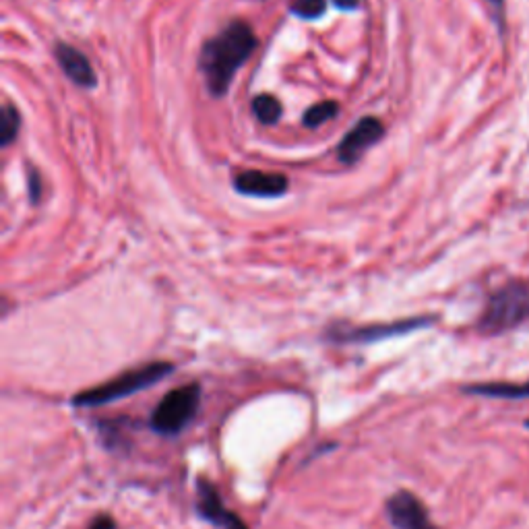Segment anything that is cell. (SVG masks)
Instances as JSON below:
<instances>
[{"label": "cell", "instance_id": "cell-8", "mask_svg": "<svg viewBox=\"0 0 529 529\" xmlns=\"http://www.w3.org/2000/svg\"><path fill=\"white\" fill-rule=\"evenodd\" d=\"M288 178L277 172H259V170H248L236 176L234 189L240 195L248 197H259V199H275L282 197L288 191Z\"/></svg>", "mask_w": 529, "mask_h": 529}, {"label": "cell", "instance_id": "cell-1", "mask_svg": "<svg viewBox=\"0 0 529 529\" xmlns=\"http://www.w3.org/2000/svg\"><path fill=\"white\" fill-rule=\"evenodd\" d=\"M257 48L253 27L244 21H232L224 31L211 38L199 56V69L211 96L222 98L244 62Z\"/></svg>", "mask_w": 529, "mask_h": 529}, {"label": "cell", "instance_id": "cell-20", "mask_svg": "<svg viewBox=\"0 0 529 529\" xmlns=\"http://www.w3.org/2000/svg\"><path fill=\"white\" fill-rule=\"evenodd\" d=\"M226 529H248V525H246V523H244V521L238 517V519H236V521H234L230 527H226Z\"/></svg>", "mask_w": 529, "mask_h": 529}, {"label": "cell", "instance_id": "cell-2", "mask_svg": "<svg viewBox=\"0 0 529 529\" xmlns=\"http://www.w3.org/2000/svg\"><path fill=\"white\" fill-rule=\"evenodd\" d=\"M174 372L172 362H147L139 368H131L122 375L85 391H79L71 403L75 408H100L108 406V403L120 401L124 397L137 395L153 385H158L166 377H170Z\"/></svg>", "mask_w": 529, "mask_h": 529}, {"label": "cell", "instance_id": "cell-12", "mask_svg": "<svg viewBox=\"0 0 529 529\" xmlns=\"http://www.w3.org/2000/svg\"><path fill=\"white\" fill-rule=\"evenodd\" d=\"M253 112L263 124H275L279 116H282V104L277 102L275 96L263 93V96L253 100Z\"/></svg>", "mask_w": 529, "mask_h": 529}, {"label": "cell", "instance_id": "cell-11", "mask_svg": "<svg viewBox=\"0 0 529 529\" xmlns=\"http://www.w3.org/2000/svg\"><path fill=\"white\" fill-rule=\"evenodd\" d=\"M465 393H474L492 399H529V381L527 383H480L465 387Z\"/></svg>", "mask_w": 529, "mask_h": 529}, {"label": "cell", "instance_id": "cell-19", "mask_svg": "<svg viewBox=\"0 0 529 529\" xmlns=\"http://www.w3.org/2000/svg\"><path fill=\"white\" fill-rule=\"evenodd\" d=\"M331 3L341 9V11H352V9H358L362 0H331Z\"/></svg>", "mask_w": 529, "mask_h": 529}, {"label": "cell", "instance_id": "cell-6", "mask_svg": "<svg viewBox=\"0 0 529 529\" xmlns=\"http://www.w3.org/2000/svg\"><path fill=\"white\" fill-rule=\"evenodd\" d=\"M385 513L395 529H441L432 523L424 503L408 490L391 494L385 503Z\"/></svg>", "mask_w": 529, "mask_h": 529}, {"label": "cell", "instance_id": "cell-9", "mask_svg": "<svg viewBox=\"0 0 529 529\" xmlns=\"http://www.w3.org/2000/svg\"><path fill=\"white\" fill-rule=\"evenodd\" d=\"M197 511H199L201 519H205L207 523H211L215 527H222V529L230 527L238 519L236 513L226 509L220 490H217L205 478L197 480Z\"/></svg>", "mask_w": 529, "mask_h": 529}, {"label": "cell", "instance_id": "cell-3", "mask_svg": "<svg viewBox=\"0 0 529 529\" xmlns=\"http://www.w3.org/2000/svg\"><path fill=\"white\" fill-rule=\"evenodd\" d=\"M201 403V385L189 383L168 391L153 408L149 428L160 437H178L195 420Z\"/></svg>", "mask_w": 529, "mask_h": 529}, {"label": "cell", "instance_id": "cell-4", "mask_svg": "<svg viewBox=\"0 0 529 529\" xmlns=\"http://www.w3.org/2000/svg\"><path fill=\"white\" fill-rule=\"evenodd\" d=\"M529 319V282H513L496 292L480 319V331L499 335Z\"/></svg>", "mask_w": 529, "mask_h": 529}, {"label": "cell", "instance_id": "cell-21", "mask_svg": "<svg viewBox=\"0 0 529 529\" xmlns=\"http://www.w3.org/2000/svg\"><path fill=\"white\" fill-rule=\"evenodd\" d=\"M527 428H529V420H527Z\"/></svg>", "mask_w": 529, "mask_h": 529}, {"label": "cell", "instance_id": "cell-15", "mask_svg": "<svg viewBox=\"0 0 529 529\" xmlns=\"http://www.w3.org/2000/svg\"><path fill=\"white\" fill-rule=\"evenodd\" d=\"M327 11V0H294L292 13L300 19H319Z\"/></svg>", "mask_w": 529, "mask_h": 529}, {"label": "cell", "instance_id": "cell-7", "mask_svg": "<svg viewBox=\"0 0 529 529\" xmlns=\"http://www.w3.org/2000/svg\"><path fill=\"white\" fill-rule=\"evenodd\" d=\"M383 135H385V129H383V122L379 118L366 116V118L358 120L356 127L344 137V141H341L337 147L339 160L344 164L358 162L364 155V151H368L372 145L379 143Z\"/></svg>", "mask_w": 529, "mask_h": 529}, {"label": "cell", "instance_id": "cell-10", "mask_svg": "<svg viewBox=\"0 0 529 529\" xmlns=\"http://www.w3.org/2000/svg\"><path fill=\"white\" fill-rule=\"evenodd\" d=\"M54 56L58 60L60 69L65 71V75L79 87H85V89H93L98 85V77L96 73H93V67L91 62L87 60V56L83 52H79L77 48L60 42L56 44L54 48Z\"/></svg>", "mask_w": 529, "mask_h": 529}, {"label": "cell", "instance_id": "cell-5", "mask_svg": "<svg viewBox=\"0 0 529 529\" xmlns=\"http://www.w3.org/2000/svg\"><path fill=\"white\" fill-rule=\"evenodd\" d=\"M434 319L430 317H414L403 319L395 323H377V325H364V327H333L329 329V339L335 344H377V341L408 335L418 329L432 325Z\"/></svg>", "mask_w": 529, "mask_h": 529}, {"label": "cell", "instance_id": "cell-18", "mask_svg": "<svg viewBox=\"0 0 529 529\" xmlns=\"http://www.w3.org/2000/svg\"><path fill=\"white\" fill-rule=\"evenodd\" d=\"M486 3H488V7L492 9V13H494V19H496V21H499V23H501V27H503V15H505V0H486Z\"/></svg>", "mask_w": 529, "mask_h": 529}, {"label": "cell", "instance_id": "cell-16", "mask_svg": "<svg viewBox=\"0 0 529 529\" xmlns=\"http://www.w3.org/2000/svg\"><path fill=\"white\" fill-rule=\"evenodd\" d=\"M87 529H116V521L110 515H98L89 521Z\"/></svg>", "mask_w": 529, "mask_h": 529}, {"label": "cell", "instance_id": "cell-13", "mask_svg": "<svg viewBox=\"0 0 529 529\" xmlns=\"http://www.w3.org/2000/svg\"><path fill=\"white\" fill-rule=\"evenodd\" d=\"M335 114H337L335 102H321V104H315L313 108H308V112L304 114V124L308 129H315V127H321L323 122L331 120Z\"/></svg>", "mask_w": 529, "mask_h": 529}, {"label": "cell", "instance_id": "cell-14", "mask_svg": "<svg viewBox=\"0 0 529 529\" xmlns=\"http://www.w3.org/2000/svg\"><path fill=\"white\" fill-rule=\"evenodd\" d=\"M0 122H3V127H0V141H3V145L7 147L15 141L19 133V112L13 106H5Z\"/></svg>", "mask_w": 529, "mask_h": 529}, {"label": "cell", "instance_id": "cell-17", "mask_svg": "<svg viewBox=\"0 0 529 529\" xmlns=\"http://www.w3.org/2000/svg\"><path fill=\"white\" fill-rule=\"evenodd\" d=\"M40 193H42V186H40L38 172H29V195H31V203H38L40 201Z\"/></svg>", "mask_w": 529, "mask_h": 529}]
</instances>
